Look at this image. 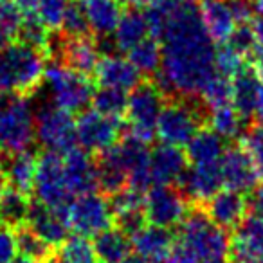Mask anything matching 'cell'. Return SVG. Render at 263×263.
I'll return each mask as SVG.
<instances>
[{
	"label": "cell",
	"mask_w": 263,
	"mask_h": 263,
	"mask_svg": "<svg viewBox=\"0 0 263 263\" xmlns=\"http://www.w3.org/2000/svg\"><path fill=\"white\" fill-rule=\"evenodd\" d=\"M161 44L159 87L180 98L200 96L216 74V49L193 6L177 4Z\"/></svg>",
	"instance_id": "obj_1"
},
{
	"label": "cell",
	"mask_w": 263,
	"mask_h": 263,
	"mask_svg": "<svg viewBox=\"0 0 263 263\" xmlns=\"http://www.w3.org/2000/svg\"><path fill=\"white\" fill-rule=\"evenodd\" d=\"M42 51L27 44H11L0 51V94H26L44 81Z\"/></svg>",
	"instance_id": "obj_2"
},
{
	"label": "cell",
	"mask_w": 263,
	"mask_h": 263,
	"mask_svg": "<svg viewBox=\"0 0 263 263\" xmlns=\"http://www.w3.org/2000/svg\"><path fill=\"white\" fill-rule=\"evenodd\" d=\"M36 114L22 94H0V152H27L34 141Z\"/></svg>",
	"instance_id": "obj_3"
},
{
	"label": "cell",
	"mask_w": 263,
	"mask_h": 263,
	"mask_svg": "<svg viewBox=\"0 0 263 263\" xmlns=\"http://www.w3.org/2000/svg\"><path fill=\"white\" fill-rule=\"evenodd\" d=\"M179 241H182L198 261L211 258H226L229 254L231 240L226 229L209 218L208 213L195 211L180 223Z\"/></svg>",
	"instance_id": "obj_4"
},
{
	"label": "cell",
	"mask_w": 263,
	"mask_h": 263,
	"mask_svg": "<svg viewBox=\"0 0 263 263\" xmlns=\"http://www.w3.org/2000/svg\"><path fill=\"white\" fill-rule=\"evenodd\" d=\"M44 83L51 101L70 114L83 110L94 96L88 78L67 63L54 62L45 67Z\"/></svg>",
	"instance_id": "obj_5"
},
{
	"label": "cell",
	"mask_w": 263,
	"mask_h": 263,
	"mask_svg": "<svg viewBox=\"0 0 263 263\" xmlns=\"http://www.w3.org/2000/svg\"><path fill=\"white\" fill-rule=\"evenodd\" d=\"M164 108L162 88L154 83H139L130 90L126 105L128 134L126 136L150 143L154 139L157 119Z\"/></svg>",
	"instance_id": "obj_6"
},
{
	"label": "cell",
	"mask_w": 263,
	"mask_h": 263,
	"mask_svg": "<svg viewBox=\"0 0 263 263\" xmlns=\"http://www.w3.org/2000/svg\"><path fill=\"white\" fill-rule=\"evenodd\" d=\"M34 195L38 204L63 213L70 204L69 186L65 179L63 155L56 152H45L36 162V177H34Z\"/></svg>",
	"instance_id": "obj_7"
},
{
	"label": "cell",
	"mask_w": 263,
	"mask_h": 263,
	"mask_svg": "<svg viewBox=\"0 0 263 263\" xmlns=\"http://www.w3.org/2000/svg\"><path fill=\"white\" fill-rule=\"evenodd\" d=\"M34 136L47 152L63 155L76 148V121L72 119V114L56 106L54 103L45 105L36 112Z\"/></svg>",
	"instance_id": "obj_8"
},
{
	"label": "cell",
	"mask_w": 263,
	"mask_h": 263,
	"mask_svg": "<svg viewBox=\"0 0 263 263\" xmlns=\"http://www.w3.org/2000/svg\"><path fill=\"white\" fill-rule=\"evenodd\" d=\"M63 216L69 229L88 238L108 229L114 213L110 202L92 191V193L78 195L74 200H70V204L63 211Z\"/></svg>",
	"instance_id": "obj_9"
},
{
	"label": "cell",
	"mask_w": 263,
	"mask_h": 263,
	"mask_svg": "<svg viewBox=\"0 0 263 263\" xmlns=\"http://www.w3.org/2000/svg\"><path fill=\"white\" fill-rule=\"evenodd\" d=\"M200 112L187 101H173L162 108L155 134L166 144L184 146L200 130Z\"/></svg>",
	"instance_id": "obj_10"
},
{
	"label": "cell",
	"mask_w": 263,
	"mask_h": 263,
	"mask_svg": "<svg viewBox=\"0 0 263 263\" xmlns=\"http://www.w3.org/2000/svg\"><path fill=\"white\" fill-rule=\"evenodd\" d=\"M144 215L154 226L172 229L184 222L190 209L184 195L173 186H152L144 197Z\"/></svg>",
	"instance_id": "obj_11"
},
{
	"label": "cell",
	"mask_w": 263,
	"mask_h": 263,
	"mask_svg": "<svg viewBox=\"0 0 263 263\" xmlns=\"http://www.w3.org/2000/svg\"><path fill=\"white\" fill-rule=\"evenodd\" d=\"M78 143L87 152H105L117 143L119 119L103 116L98 110H87L76 121Z\"/></svg>",
	"instance_id": "obj_12"
},
{
	"label": "cell",
	"mask_w": 263,
	"mask_h": 263,
	"mask_svg": "<svg viewBox=\"0 0 263 263\" xmlns=\"http://www.w3.org/2000/svg\"><path fill=\"white\" fill-rule=\"evenodd\" d=\"M229 256V263H263V218H243L231 240Z\"/></svg>",
	"instance_id": "obj_13"
},
{
	"label": "cell",
	"mask_w": 263,
	"mask_h": 263,
	"mask_svg": "<svg viewBox=\"0 0 263 263\" xmlns=\"http://www.w3.org/2000/svg\"><path fill=\"white\" fill-rule=\"evenodd\" d=\"M187 155L179 146L162 143L150 154L152 182L155 186H175L180 184L187 172Z\"/></svg>",
	"instance_id": "obj_14"
},
{
	"label": "cell",
	"mask_w": 263,
	"mask_h": 263,
	"mask_svg": "<svg viewBox=\"0 0 263 263\" xmlns=\"http://www.w3.org/2000/svg\"><path fill=\"white\" fill-rule=\"evenodd\" d=\"M220 172L223 186L240 193L252 191L258 180L254 164L243 148H227L220 159Z\"/></svg>",
	"instance_id": "obj_15"
},
{
	"label": "cell",
	"mask_w": 263,
	"mask_h": 263,
	"mask_svg": "<svg viewBox=\"0 0 263 263\" xmlns=\"http://www.w3.org/2000/svg\"><path fill=\"white\" fill-rule=\"evenodd\" d=\"M63 166H65L67 186L72 197L85 193H92L98 187V170L87 150L72 148L63 154Z\"/></svg>",
	"instance_id": "obj_16"
},
{
	"label": "cell",
	"mask_w": 263,
	"mask_h": 263,
	"mask_svg": "<svg viewBox=\"0 0 263 263\" xmlns=\"http://www.w3.org/2000/svg\"><path fill=\"white\" fill-rule=\"evenodd\" d=\"M198 15L215 44H226L236 31V16L227 0H202Z\"/></svg>",
	"instance_id": "obj_17"
},
{
	"label": "cell",
	"mask_w": 263,
	"mask_h": 263,
	"mask_svg": "<svg viewBox=\"0 0 263 263\" xmlns=\"http://www.w3.org/2000/svg\"><path fill=\"white\" fill-rule=\"evenodd\" d=\"M94 74L101 87H114L121 90H134L141 80V72L136 69V65L130 60L116 54L103 56Z\"/></svg>",
	"instance_id": "obj_18"
},
{
	"label": "cell",
	"mask_w": 263,
	"mask_h": 263,
	"mask_svg": "<svg viewBox=\"0 0 263 263\" xmlns=\"http://www.w3.org/2000/svg\"><path fill=\"white\" fill-rule=\"evenodd\" d=\"M249 209V202L243 193L234 190H220L215 197L208 200V215L215 223L223 229H233L240 226Z\"/></svg>",
	"instance_id": "obj_19"
},
{
	"label": "cell",
	"mask_w": 263,
	"mask_h": 263,
	"mask_svg": "<svg viewBox=\"0 0 263 263\" xmlns=\"http://www.w3.org/2000/svg\"><path fill=\"white\" fill-rule=\"evenodd\" d=\"M29 227L49 245V247H58L63 245L69 238V226L63 216V213L54 211L51 208L38 204L33 205L27 216Z\"/></svg>",
	"instance_id": "obj_20"
},
{
	"label": "cell",
	"mask_w": 263,
	"mask_h": 263,
	"mask_svg": "<svg viewBox=\"0 0 263 263\" xmlns=\"http://www.w3.org/2000/svg\"><path fill=\"white\" fill-rule=\"evenodd\" d=\"M180 184L187 197L198 202H208L223 186L220 162L218 164H193L191 168H187Z\"/></svg>",
	"instance_id": "obj_21"
},
{
	"label": "cell",
	"mask_w": 263,
	"mask_h": 263,
	"mask_svg": "<svg viewBox=\"0 0 263 263\" xmlns=\"http://www.w3.org/2000/svg\"><path fill=\"white\" fill-rule=\"evenodd\" d=\"M136 252L148 263H164L173 247V236L170 229L161 226H144L132 236Z\"/></svg>",
	"instance_id": "obj_22"
},
{
	"label": "cell",
	"mask_w": 263,
	"mask_h": 263,
	"mask_svg": "<svg viewBox=\"0 0 263 263\" xmlns=\"http://www.w3.org/2000/svg\"><path fill=\"white\" fill-rule=\"evenodd\" d=\"M62 56L69 67L88 76L99 63V47L88 36H69L62 44Z\"/></svg>",
	"instance_id": "obj_23"
},
{
	"label": "cell",
	"mask_w": 263,
	"mask_h": 263,
	"mask_svg": "<svg viewBox=\"0 0 263 263\" xmlns=\"http://www.w3.org/2000/svg\"><path fill=\"white\" fill-rule=\"evenodd\" d=\"M80 4L85 9L90 31L99 36H110L123 16L119 0H81Z\"/></svg>",
	"instance_id": "obj_24"
},
{
	"label": "cell",
	"mask_w": 263,
	"mask_h": 263,
	"mask_svg": "<svg viewBox=\"0 0 263 263\" xmlns=\"http://www.w3.org/2000/svg\"><path fill=\"white\" fill-rule=\"evenodd\" d=\"M112 36L114 45L119 51L128 52L130 49H134L139 42L150 36V26H148L146 13H141L137 9H130V11L123 13Z\"/></svg>",
	"instance_id": "obj_25"
},
{
	"label": "cell",
	"mask_w": 263,
	"mask_h": 263,
	"mask_svg": "<svg viewBox=\"0 0 263 263\" xmlns=\"http://www.w3.org/2000/svg\"><path fill=\"white\" fill-rule=\"evenodd\" d=\"M116 144L110 146L108 150L101 152L98 164H96V170H98V187H101L103 191H106L110 195L121 191L128 184V172L124 168L123 161L119 159V155H117Z\"/></svg>",
	"instance_id": "obj_26"
},
{
	"label": "cell",
	"mask_w": 263,
	"mask_h": 263,
	"mask_svg": "<svg viewBox=\"0 0 263 263\" xmlns=\"http://www.w3.org/2000/svg\"><path fill=\"white\" fill-rule=\"evenodd\" d=\"M233 105L247 119L254 116V106L263 88V81L256 70L243 69L233 78Z\"/></svg>",
	"instance_id": "obj_27"
},
{
	"label": "cell",
	"mask_w": 263,
	"mask_h": 263,
	"mask_svg": "<svg viewBox=\"0 0 263 263\" xmlns=\"http://www.w3.org/2000/svg\"><path fill=\"white\" fill-rule=\"evenodd\" d=\"M226 150L223 137L215 130H198L187 143V159L191 164H218Z\"/></svg>",
	"instance_id": "obj_28"
},
{
	"label": "cell",
	"mask_w": 263,
	"mask_h": 263,
	"mask_svg": "<svg viewBox=\"0 0 263 263\" xmlns=\"http://www.w3.org/2000/svg\"><path fill=\"white\" fill-rule=\"evenodd\" d=\"M96 256L105 263H119L123 258L130 254V236L117 227V229H105L103 233L96 234L94 240Z\"/></svg>",
	"instance_id": "obj_29"
},
{
	"label": "cell",
	"mask_w": 263,
	"mask_h": 263,
	"mask_svg": "<svg viewBox=\"0 0 263 263\" xmlns=\"http://www.w3.org/2000/svg\"><path fill=\"white\" fill-rule=\"evenodd\" d=\"M36 159L29 152H20L11 155V161L6 166V175L11 187L29 193L34 187V177H36Z\"/></svg>",
	"instance_id": "obj_30"
},
{
	"label": "cell",
	"mask_w": 263,
	"mask_h": 263,
	"mask_svg": "<svg viewBox=\"0 0 263 263\" xmlns=\"http://www.w3.org/2000/svg\"><path fill=\"white\" fill-rule=\"evenodd\" d=\"M26 195L27 193H22L15 187L0 191V220L4 226L16 227L27 220L33 205L29 204Z\"/></svg>",
	"instance_id": "obj_31"
},
{
	"label": "cell",
	"mask_w": 263,
	"mask_h": 263,
	"mask_svg": "<svg viewBox=\"0 0 263 263\" xmlns=\"http://www.w3.org/2000/svg\"><path fill=\"white\" fill-rule=\"evenodd\" d=\"M130 60L141 74H154L161 69L162 63V44L154 36L144 38L143 42L128 51Z\"/></svg>",
	"instance_id": "obj_32"
},
{
	"label": "cell",
	"mask_w": 263,
	"mask_h": 263,
	"mask_svg": "<svg viewBox=\"0 0 263 263\" xmlns=\"http://www.w3.org/2000/svg\"><path fill=\"white\" fill-rule=\"evenodd\" d=\"M243 121L245 117L238 112L234 105H223L218 108H213L211 116H209L211 130H215L223 139H234V137L241 136Z\"/></svg>",
	"instance_id": "obj_33"
},
{
	"label": "cell",
	"mask_w": 263,
	"mask_h": 263,
	"mask_svg": "<svg viewBox=\"0 0 263 263\" xmlns=\"http://www.w3.org/2000/svg\"><path fill=\"white\" fill-rule=\"evenodd\" d=\"M92 105H94V110H98L103 116L119 119L123 114H126V105H128L126 90H121V88H114V87H101L92 96Z\"/></svg>",
	"instance_id": "obj_34"
},
{
	"label": "cell",
	"mask_w": 263,
	"mask_h": 263,
	"mask_svg": "<svg viewBox=\"0 0 263 263\" xmlns=\"http://www.w3.org/2000/svg\"><path fill=\"white\" fill-rule=\"evenodd\" d=\"M200 96L202 101L211 110L223 105H231V101H233V81H231V78L216 72L208 81V85L204 87Z\"/></svg>",
	"instance_id": "obj_35"
},
{
	"label": "cell",
	"mask_w": 263,
	"mask_h": 263,
	"mask_svg": "<svg viewBox=\"0 0 263 263\" xmlns=\"http://www.w3.org/2000/svg\"><path fill=\"white\" fill-rule=\"evenodd\" d=\"M62 258L69 263H96L98 256H96L94 243H90L87 236L76 234L67 238V241L63 243Z\"/></svg>",
	"instance_id": "obj_36"
},
{
	"label": "cell",
	"mask_w": 263,
	"mask_h": 263,
	"mask_svg": "<svg viewBox=\"0 0 263 263\" xmlns=\"http://www.w3.org/2000/svg\"><path fill=\"white\" fill-rule=\"evenodd\" d=\"M245 58L247 56L241 54L240 51H236L233 45L222 44V47L216 49V54H215L216 72L233 80L238 72H241L245 69Z\"/></svg>",
	"instance_id": "obj_37"
},
{
	"label": "cell",
	"mask_w": 263,
	"mask_h": 263,
	"mask_svg": "<svg viewBox=\"0 0 263 263\" xmlns=\"http://www.w3.org/2000/svg\"><path fill=\"white\" fill-rule=\"evenodd\" d=\"M70 0H38L36 16L49 31L62 29Z\"/></svg>",
	"instance_id": "obj_38"
},
{
	"label": "cell",
	"mask_w": 263,
	"mask_h": 263,
	"mask_svg": "<svg viewBox=\"0 0 263 263\" xmlns=\"http://www.w3.org/2000/svg\"><path fill=\"white\" fill-rule=\"evenodd\" d=\"M47 27L40 22L36 15L33 16H24L22 20V26L18 29V36L22 40V44H27L31 47H36V49H44L49 45V33H47Z\"/></svg>",
	"instance_id": "obj_39"
},
{
	"label": "cell",
	"mask_w": 263,
	"mask_h": 263,
	"mask_svg": "<svg viewBox=\"0 0 263 263\" xmlns=\"http://www.w3.org/2000/svg\"><path fill=\"white\" fill-rule=\"evenodd\" d=\"M16 240H18V251L22 254H27L34 259H49L51 254V249L36 233H34L31 227H22V229L16 233Z\"/></svg>",
	"instance_id": "obj_40"
},
{
	"label": "cell",
	"mask_w": 263,
	"mask_h": 263,
	"mask_svg": "<svg viewBox=\"0 0 263 263\" xmlns=\"http://www.w3.org/2000/svg\"><path fill=\"white\" fill-rule=\"evenodd\" d=\"M144 191H139L136 187H123L121 191L114 193V198L110 202L114 216L123 215L130 211H144Z\"/></svg>",
	"instance_id": "obj_41"
},
{
	"label": "cell",
	"mask_w": 263,
	"mask_h": 263,
	"mask_svg": "<svg viewBox=\"0 0 263 263\" xmlns=\"http://www.w3.org/2000/svg\"><path fill=\"white\" fill-rule=\"evenodd\" d=\"M243 141V150L251 157L252 164L256 168L259 179H263V124L259 123L258 126L249 128L241 137Z\"/></svg>",
	"instance_id": "obj_42"
},
{
	"label": "cell",
	"mask_w": 263,
	"mask_h": 263,
	"mask_svg": "<svg viewBox=\"0 0 263 263\" xmlns=\"http://www.w3.org/2000/svg\"><path fill=\"white\" fill-rule=\"evenodd\" d=\"M62 29L65 31L67 36H88L90 24L85 15V9L81 8L80 2H70L67 8L65 18H63Z\"/></svg>",
	"instance_id": "obj_43"
},
{
	"label": "cell",
	"mask_w": 263,
	"mask_h": 263,
	"mask_svg": "<svg viewBox=\"0 0 263 263\" xmlns=\"http://www.w3.org/2000/svg\"><path fill=\"white\" fill-rule=\"evenodd\" d=\"M22 20L24 15L13 0H0V31H4L13 38L15 34H18Z\"/></svg>",
	"instance_id": "obj_44"
},
{
	"label": "cell",
	"mask_w": 263,
	"mask_h": 263,
	"mask_svg": "<svg viewBox=\"0 0 263 263\" xmlns=\"http://www.w3.org/2000/svg\"><path fill=\"white\" fill-rule=\"evenodd\" d=\"M226 44L233 45V47L236 49V51H240L241 54L249 56L252 51H254V33H252V26L241 24L240 27H236L233 36H231Z\"/></svg>",
	"instance_id": "obj_45"
},
{
	"label": "cell",
	"mask_w": 263,
	"mask_h": 263,
	"mask_svg": "<svg viewBox=\"0 0 263 263\" xmlns=\"http://www.w3.org/2000/svg\"><path fill=\"white\" fill-rule=\"evenodd\" d=\"M18 251L16 233L9 226L0 227V263H11Z\"/></svg>",
	"instance_id": "obj_46"
},
{
	"label": "cell",
	"mask_w": 263,
	"mask_h": 263,
	"mask_svg": "<svg viewBox=\"0 0 263 263\" xmlns=\"http://www.w3.org/2000/svg\"><path fill=\"white\" fill-rule=\"evenodd\" d=\"M252 33H254V56H256V72L263 81V16L252 22Z\"/></svg>",
	"instance_id": "obj_47"
},
{
	"label": "cell",
	"mask_w": 263,
	"mask_h": 263,
	"mask_svg": "<svg viewBox=\"0 0 263 263\" xmlns=\"http://www.w3.org/2000/svg\"><path fill=\"white\" fill-rule=\"evenodd\" d=\"M164 263H200L197 259V256L182 243V241H173V247L170 251L168 258H166Z\"/></svg>",
	"instance_id": "obj_48"
},
{
	"label": "cell",
	"mask_w": 263,
	"mask_h": 263,
	"mask_svg": "<svg viewBox=\"0 0 263 263\" xmlns=\"http://www.w3.org/2000/svg\"><path fill=\"white\" fill-rule=\"evenodd\" d=\"M229 6L233 9L234 16H236L238 24H247L251 22L252 15H254V0H229Z\"/></svg>",
	"instance_id": "obj_49"
},
{
	"label": "cell",
	"mask_w": 263,
	"mask_h": 263,
	"mask_svg": "<svg viewBox=\"0 0 263 263\" xmlns=\"http://www.w3.org/2000/svg\"><path fill=\"white\" fill-rule=\"evenodd\" d=\"M249 209H251L252 216L263 218V186H258L252 190L251 198H249Z\"/></svg>",
	"instance_id": "obj_50"
},
{
	"label": "cell",
	"mask_w": 263,
	"mask_h": 263,
	"mask_svg": "<svg viewBox=\"0 0 263 263\" xmlns=\"http://www.w3.org/2000/svg\"><path fill=\"white\" fill-rule=\"evenodd\" d=\"M15 6L20 9L24 16H33L36 15V9H38V0H13Z\"/></svg>",
	"instance_id": "obj_51"
},
{
	"label": "cell",
	"mask_w": 263,
	"mask_h": 263,
	"mask_svg": "<svg viewBox=\"0 0 263 263\" xmlns=\"http://www.w3.org/2000/svg\"><path fill=\"white\" fill-rule=\"evenodd\" d=\"M254 116H256V119L263 124V88H261V92H259V96H258V101H256Z\"/></svg>",
	"instance_id": "obj_52"
},
{
	"label": "cell",
	"mask_w": 263,
	"mask_h": 263,
	"mask_svg": "<svg viewBox=\"0 0 263 263\" xmlns=\"http://www.w3.org/2000/svg\"><path fill=\"white\" fill-rule=\"evenodd\" d=\"M128 2L134 6H139V8H150V6L159 4V2H162V0H128Z\"/></svg>",
	"instance_id": "obj_53"
},
{
	"label": "cell",
	"mask_w": 263,
	"mask_h": 263,
	"mask_svg": "<svg viewBox=\"0 0 263 263\" xmlns=\"http://www.w3.org/2000/svg\"><path fill=\"white\" fill-rule=\"evenodd\" d=\"M119 263H148V261L144 258H141V256L136 252V254H128L126 258H123Z\"/></svg>",
	"instance_id": "obj_54"
},
{
	"label": "cell",
	"mask_w": 263,
	"mask_h": 263,
	"mask_svg": "<svg viewBox=\"0 0 263 263\" xmlns=\"http://www.w3.org/2000/svg\"><path fill=\"white\" fill-rule=\"evenodd\" d=\"M11 263H38V259L31 258V256H27V254H18L13 258Z\"/></svg>",
	"instance_id": "obj_55"
},
{
	"label": "cell",
	"mask_w": 263,
	"mask_h": 263,
	"mask_svg": "<svg viewBox=\"0 0 263 263\" xmlns=\"http://www.w3.org/2000/svg\"><path fill=\"white\" fill-rule=\"evenodd\" d=\"M6 182H8V175H6V166H4V162L0 161V191L4 190Z\"/></svg>",
	"instance_id": "obj_56"
},
{
	"label": "cell",
	"mask_w": 263,
	"mask_h": 263,
	"mask_svg": "<svg viewBox=\"0 0 263 263\" xmlns=\"http://www.w3.org/2000/svg\"><path fill=\"white\" fill-rule=\"evenodd\" d=\"M254 11L263 16V0H254Z\"/></svg>",
	"instance_id": "obj_57"
},
{
	"label": "cell",
	"mask_w": 263,
	"mask_h": 263,
	"mask_svg": "<svg viewBox=\"0 0 263 263\" xmlns=\"http://www.w3.org/2000/svg\"><path fill=\"white\" fill-rule=\"evenodd\" d=\"M200 263H229V261L226 258H211V259H204Z\"/></svg>",
	"instance_id": "obj_58"
},
{
	"label": "cell",
	"mask_w": 263,
	"mask_h": 263,
	"mask_svg": "<svg viewBox=\"0 0 263 263\" xmlns=\"http://www.w3.org/2000/svg\"><path fill=\"white\" fill-rule=\"evenodd\" d=\"M45 263H69V261L63 258H49V259H45Z\"/></svg>",
	"instance_id": "obj_59"
},
{
	"label": "cell",
	"mask_w": 263,
	"mask_h": 263,
	"mask_svg": "<svg viewBox=\"0 0 263 263\" xmlns=\"http://www.w3.org/2000/svg\"><path fill=\"white\" fill-rule=\"evenodd\" d=\"M177 4H182V6H193L195 0H175Z\"/></svg>",
	"instance_id": "obj_60"
},
{
	"label": "cell",
	"mask_w": 263,
	"mask_h": 263,
	"mask_svg": "<svg viewBox=\"0 0 263 263\" xmlns=\"http://www.w3.org/2000/svg\"><path fill=\"white\" fill-rule=\"evenodd\" d=\"M101 263H105V261H101Z\"/></svg>",
	"instance_id": "obj_61"
}]
</instances>
